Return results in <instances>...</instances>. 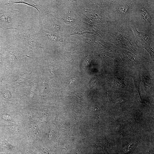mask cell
Segmentation results:
<instances>
[{"label":"cell","instance_id":"cell-3","mask_svg":"<svg viewBox=\"0 0 154 154\" xmlns=\"http://www.w3.org/2000/svg\"><path fill=\"white\" fill-rule=\"evenodd\" d=\"M97 79H94L91 82V85L92 87L93 88L95 87L97 85Z\"/></svg>","mask_w":154,"mask_h":154},{"label":"cell","instance_id":"cell-4","mask_svg":"<svg viewBox=\"0 0 154 154\" xmlns=\"http://www.w3.org/2000/svg\"><path fill=\"white\" fill-rule=\"evenodd\" d=\"M86 33V32H84V31H79L74 34V35H81L84 34V33Z\"/></svg>","mask_w":154,"mask_h":154},{"label":"cell","instance_id":"cell-2","mask_svg":"<svg viewBox=\"0 0 154 154\" xmlns=\"http://www.w3.org/2000/svg\"><path fill=\"white\" fill-rule=\"evenodd\" d=\"M29 76V74L21 75V76H20V77H19V78L16 81L19 83H22L26 80V79Z\"/></svg>","mask_w":154,"mask_h":154},{"label":"cell","instance_id":"cell-1","mask_svg":"<svg viewBox=\"0 0 154 154\" xmlns=\"http://www.w3.org/2000/svg\"><path fill=\"white\" fill-rule=\"evenodd\" d=\"M26 41H27V43L29 45L33 48H35L37 46V44L36 42L32 39L31 38H26Z\"/></svg>","mask_w":154,"mask_h":154}]
</instances>
